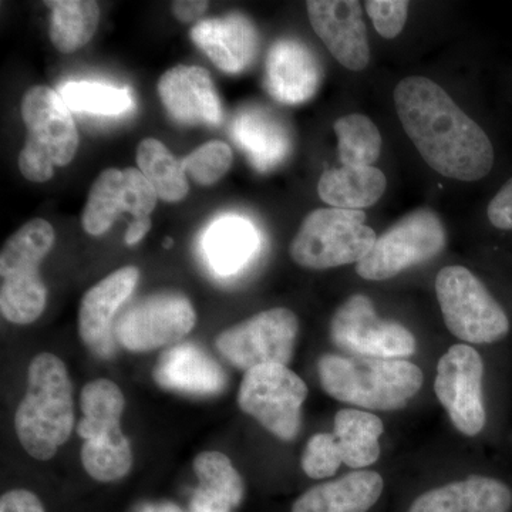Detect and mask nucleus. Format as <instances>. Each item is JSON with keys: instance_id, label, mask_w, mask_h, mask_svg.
<instances>
[{"instance_id": "obj_1", "label": "nucleus", "mask_w": 512, "mask_h": 512, "mask_svg": "<svg viewBox=\"0 0 512 512\" xmlns=\"http://www.w3.org/2000/svg\"><path fill=\"white\" fill-rule=\"evenodd\" d=\"M404 131L437 173L458 181H478L494 167L493 143L439 84L410 76L394 89Z\"/></svg>"}, {"instance_id": "obj_33", "label": "nucleus", "mask_w": 512, "mask_h": 512, "mask_svg": "<svg viewBox=\"0 0 512 512\" xmlns=\"http://www.w3.org/2000/svg\"><path fill=\"white\" fill-rule=\"evenodd\" d=\"M234 154L227 143L214 140L202 144L181 160L187 177L202 187L217 184L231 170Z\"/></svg>"}, {"instance_id": "obj_32", "label": "nucleus", "mask_w": 512, "mask_h": 512, "mask_svg": "<svg viewBox=\"0 0 512 512\" xmlns=\"http://www.w3.org/2000/svg\"><path fill=\"white\" fill-rule=\"evenodd\" d=\"M70 110L99 116H120L134 106L130 90L96 82H70L59 90Z\"/></svg>"}, {"instance_id": "obj_38", "label": "nucleus", "mask_w": 512, "mask_h": 512, "mask_svg": "<svg viewBox=\"0 0 512 512\" xmlns=\"http://www.w3.org/2000/svg\"><path fill=\"white\" fill-rule=\"evenodd\" d=\"M210 3L205 0H177L173 2V13L175 18L183 23L194 22V20L200 19L205 12H207Z\"/></svg>"}, {"instance_id": "obj_16", "label": "nucleus", "mask_w": 512, "mask_h": 512, "mask_svg": "<svg viewBox=\"0 0 512 512\" xmlns=\"http://www.w3.org/2000/svg\"><path fill=\"white\" fill-rule=\"evenodd\" d=\"M306 9L316 35L343 67L362 72L369 66V39L359 2L309 0Z\"/></svg>"}, {"instance_id": "obj_11", "label": "nucleus", "mask_w": 512, "mask_h": 512, "mask_svg": "<svg viewBox=\"0 0 512 512\" xmlns=\"http://www.w3.org/2000/svg\"><path fill=\"white\" fill-rule=\"evenodd\" d=\"M197 313L187 296L158 292L138 299L114 322V335L128 352L147 353L167 348L190 335Z\"/></svg>"}, {"instance_id": "obj_12", "label": "nucleus", "mask_w": 512, "mask_h": 512, "mask_svg": "<svg viewBox=\"0 0 512 512\" xmlns=\"http://www.w3.org/2000/svg\"><path fill=\"white\" fill-rule=\"evenodd\" d=\"M298 333V316L289 309L274 308L225 329L215 339V346L231 365L244 372L262 365L288 366Z\"/></svg>"}, {"instance_id": "obj_4", "label": "nucleus", "mask_w": 512, "mask_h": 512, "mask_svg": "<svg viewBox=\"0 0 512 512\" xmlns=\"http://www.w3.org/2000/svg\"><path fill=\"white\" fill-rule=\"evenodd\" d=\"M83 419L76 433L83 439L82 464L86 473L100 483H113L130 473L133 451L121 430L126 399L109 379L89 382L80 394Z\"/></svg>"}, {"instance_id": "obj_5", "label": "nucleus", "mask_w": 512, "mask_h": 512, "mask_svg": "<svg viewBox=\"0 0 512 512\" xmlns=\"http://www.w3.org/2000/svg\"><path fill=\"white\" fill-rule=\"evenodd\" d=\"M55 228L35 218L26 222L0 252V312L15 325H30L45 312L47 289L40 264L55 245Z\"/></svg>"}, {"instance_id": "obj_25", "label": "nucleus", "mask_w": 512, "mask_h": 512, "mask_svg": "<svg viewBox=\"0 0 512 512\" xmlns=\"http://www.w3.org/2000/svg\"><path fill=\"white\" fill-rule=\"evenodd\" d=\"M198 487L190 512H232L245 497V483L232 461L220 451H204L194 458Z\"/></svg>"}, {"instance_id": "obj_20", "label": "nucleus", "mask_w": 512, "mask_h": 512, "mask_svg": "<svg viewBox=\"0 0 512 512\" xmlns=\"http://www.w3.org/2000/svg\"><path fill=\"white\" fill-rule=\"evenodd\" d=\"M158 386L194 396H214L227 386V375L207 352L192 343L171 346L153 370Z\"/></svg>"}, {"instance_id": "obj_7", "label": "nucleus", "mask_w": 512, "mask_h": 512, "mask_svg": "<svg viewBox=\"0 0 512 512\" xmlns=\"http://www.w3.org/2000/svg\"><path fill=\"white\" fill-rule=\"evenodd\" d=\"M365 222L363 211L339 208L312 211L291 242L292 261L315 271L359 264L377 241L376 232Z\"/></svg>"}, {"instance_id": "obj_6", "label": "nucleus", "mask_w": 512, "mask_h": 512, "mask_svg": "<svg viewBox=\"0 0 512 512\" xmlns=\"http://www.w3.org/2000/svg\"><path fill=\"white\" fill-rule=\"evenodd\" d=\"M26 126L25 147L19 154V170L32 183H46L73 160L79 150V133L60 94L46 86L26 92L20 106Z\"/></svg>"}, {"instance_id": "obj_19", "label": "nucleus", "mask_w": 512, "mask_h": 512, "mask_svg": "<svg viewBox=\"0 0 512 512\" xmlns=\"http://www.w3.org/2000/svg\"><path fill=\"white\" fill-rule=\"evenodd\" d=\"M322 67L305 43L281 39L266 57L265 89L279 103L301 104L315 96Z\"/></svg>"}, {"instance_id": "obj_10", "label": "nucleus", "mask_w": 512, "mask_h": 512, "mask_svg": "<svg viewBox=\"0 0 512 512\" xmlns=\"http://www.w3.org/2000/svg\"><path fill=\"white\" fill-rule=\"evenodd\" d=\"M447 235L436 212L421 208L377 238L375 247L356 264V272L366 281H387L410 266L430 261L446 248Z\"/></svg>"}, {"instance_id": "obj_26", "label": "nucleus", "mask_w": 512, "mask_h": 512, "mask_svg": "<svg viewBox=\"0 0 512 512\" xmlns=\"http://www.w3.org/2000/svg\"><path fill=\"white\" fill-rule=\"evenodd\" d=\"M386 177L373 165L330 168L320 177V200L339 210L360 211L372 207L386 191Z\"/></svg>"}, {"instance_id": "obj_14", "label": "nucleus", "mask_w": 512, "mask_h": 512, "mask_svg": "<svg viewBox=\"0 0 512 512\" xmlns=\"http://www.w3.org/2000/svg\"><path fill=\"white\" fill-rule=\"evenodd\" d=\"M158 195L138 168H107L96 178L82 215L84 231L92 237L107 234L121 212L133 215L130 227L150 231L151 212Z\"/></svg>"}, {"instance_id": "obj_37", "label": "nucleus", "mask_w": 512, "mask_h": 512, "mask_svg": "<svg viewBox=\"0 0 512 512\" xmlns=\"http://www.w3.org/2000/svg\"><path fill=\"white\" fill-rule=\"evenodd\" d=\"M0 512H46L42 501L32 491L19 490L8 491L0 498Z\"/></svg>"}, {"instance_id": "obj_22", "label": "nucleus", "mask_w": 512, "mask_h": 512, "mask_svg": "<svg viewBox=\"0 0 512 512\" xmlns=\"http://www.w3.org/2000/svg\"><path fill=\"white\" fill-rule=\"evenodd\" d=\"M512 491L497 478L470 476L419 495L407 512H511Z\"/></svg>"}, {"instance_id": "obj_9", "label": "nucleus", "mask_w": 512, "mask_h": 512, "mask_svg": "<svg viewBox=\"0 0 512 512\" xmlns=\"http://www.w3.org/2000/svg\"><path fill=\"white\" fill-rule=\"evenodd\" d=\"M308 386L284 365H262L245 372L238 406L282 441H293L302 426V406Z\"/></svg>"}, {"instance_id": "obj_18", "label": "nucleus", "mask_w": 512, "mask_h": 512, "mask_svg": "<svg viewBox=\"0 0 512 512\" xmlns=\"http://www.w3.org/2000/svg\"><path fill=\"white\" fill-rule=\"evenodd\" d=\"M191 40L221 72H245L259 52L254 23L241 13L205 19L191 29Z\"/></svg>"}, {"instance_id": "obj_27", "label": "nucleus", "mask_w": 512, "mask_h": 512, "mask_svg": "<svg viewBox=\"0 0 512 512\" xmlns=\"http://www.w3.org/2000/svg\"><path fill=\"white\" fill-rule=\"evenodd\" d=\"M259 238L251 222L239 217L215 221L204 237L210 265L221 275H232L245 266L258 249Z\"/></svg>"}, {"instance_id": "obj_21", "label": "nucleus", "mask_w": 512, "mask_h": 512, "mask_svg": "<svg viewBox=\"0 0 512 512\" xmlns=\"http://www.w3.org/2000/svg\"><path fill=\"white\" fill-rule=\"evenodd\" d=\"M138 279L137 266H124L84 293L77 318V329L84 345L96 348L107 342L114 328V318L136 289Z\"/></svg>"}, {"instance_id": "obj_15", "label": "nucleus", "mask_w": 512, "mask_h": 512, "mask_svg": "<svg viewBox=\"0 0 512 512\" xmlns=\"http://www.w3.org/2000/svg\"><path fill=\"white\" fill-rule=\"evenodd\" d=\"M483 357L468 345H454L437 365V399L446 409L451 423L464 436L483 431L487 414L483 400Z\"/></svg>"}, {"instance_id": "obj_17", "label": "nucleus", "mask_w": 512, "mask_h": 512, "mask_svg": "<svg viewBox=\"0 0 512 512\" xmlns=\"http://www.w3.org/2000/svg\"><path fill=\"white\" fill-rule=\"evenodd\" d=\"M168 116L183 126H220L222 104L211 74L200 66H175L157 83Z\"/></svg>"}, {"instance_id": "obj_13", "label": "nucleus", "mask_w": 512, "mask_h": 512, "mask_svg": "<svg viewBox=\"0 0 512 512\" xmlns=\"http://www.w3.org/2000/svg\"><path fill=\"white\" fill-rule=\"evenodd\" d=\"M333 345L353 356L406 359L416 353V338L402 323L379 318L372 299L350 296L330 322Z\"/></svg>"}, {"instance_id": "obj_2", "label": "nucleus", "mask_w": 512, "mask_h": 512, "mask_svg": "<svg viewBox=\"0 0 512 512\" xmlns=\"http://www.w3.org/2000/svg\"><path fill=\"white\" fill-rule=\"evenodd\" d=\"M74 429L73 386L60 357L40 353L28 369V390L15 414L20 446L37 461L52 460Z\"/></svg>"}, {"instance_id": "obj_8", "label": "nucleus", "mask_w": 512, "mask_h": 512, "mask_svg": "<svg viewBox=\"0 0 512 512\" xmlns=\"http://www.w3.org/2000/svg\"><path fill=\"white\" fill-rule=\"evenodd\" d=\"M436 293L447 329L474 345L504 339L510 319L483 282L464 266H446L436 279Z\"/></svg>"}, {"instance_id": "obj_30", "label": "nucleus", "mask_w": 512, "mask_h": 512, "mask_svg": "<svg viewBox=\"0 0 512 512\" xmlns=\"http://www.w3.org/2000/svg\"><path fill=\"white\" fill-rule=\"evenodd\" d=\"M138 170L150 181L158 198L165 202L183 201L190 192L183 163L156 138H146L137 148Z\"/></svg>"}, {"instance_id": "obj_28", "label": "nucleus", "mask_w": 512, "mask_h": 512, "mask_svg": "<svg viewBox=\"0 0 512 512\" xmlns=\"http://www.w3.org/2000/svg\"><path fill=\"white\" fill-rule=\"evenodd\" d=\"M383 421L376 414L360 409H343L336 413L333 436L338 441L343 464L353 470L372 466L380 457Z\"/></svg>"}, {"instance_id": "obj_39", "label": "nucleus", "mask_w": 512, "mask_h": 512, "mask_svg": "<svg viewBox=\"0 0 512 512\" xmlns=\"http://www.w3.org/2000/svg\"><path fill=\"white\" fill-rule=\"evenodd\" d=\"M141 512H184L180 507L171 503L150 504L141 510Z\"/></svg>"}, {"instance_id": "obj_23", "label": "nucleus", "mask_w": 512, "mask_h": 512, "mask_svg": "<svg viewBox=\"0 0 512 512\" xmlns=\"http://www.w3.org/2000/svg\"><path fill=\"white\" fill-rule=\"evenodd\" d=\"M383 490L384 481L379 473L356 470L309 488L293 503L292 512H369Z\"/></svg>"}, {"instance_id": "obj_35", "label": "nucleus", "mask_w": 512, "mask_h": 512, "mask_svg": "<svg viewBox=\"0 0 512 512\" xmlns=\"http://www.w3.org/2000/svg\"><path fill=\"white\" fill-rule=\"evenodd\" d=\"M373 25L384 39H394L406 25L409 2L404 0H369L365 3Z\"/></svg>"}, {"instance_id": "obj_29", "label": "nucleus", "mask_w": 512, "mask_h": 512, "mask_svg": "<svg viewBox=\"0 0 512 512\" xmlns=\"http://www.w3.org/2000/svg\"><path fill=\"white\" fill-rule=\"evenodd\" d=\"M49 36L59 52L73 53L93 39L100 22V8L92 0H52Z\"/></svg>"}, {"instance_id": "obj_24", "label": "nucleus", "mask_w": 512, "mask_h": 512, "mask_svg": "<svg viewBox=\"0 0 512 512\" xmlns=\"http://www.w3.org/2000/svg\"><path fill=\"white\" fill-rule=\"evenodd\" d=\"M232 137L259 171L281 164L291 151V136L284 123L262 107L239 111L232 123Z\"/></svg>"}, {"instance_id": "obj_31", "label": "nucleus", "mask_w": 512, "mask_h": 512, "mask_svg": "<svg viewBox=\"0 0 512 512\" xmlns=\"http://www.w3.org/2000/svg\"><path fill=\"white\" fill-rule=\"evenodd\" d=\"M338 136L339 160L343 165L366 167L379 160L382 134L369 117L349 114L333 124Z\"/></svg>"}, {"instance_id": "obj_36", "label": "nucleus", "mask_w": 512, "mask_h": 512, "mask_svg": "<svg viewBox=\"0 0 512 512\" xmlns=\"http://www.w3.org/2000/svg\"><path fill=\"white\" fill-rule=\"evenodd\" d=\"M487 217L495 228L512 229V178L501 187L487 208Z\"/></svg>"}, {"instance_id": "obj_3", "label": "nucleus", "mask_w": 512, "mask_h": 512, "mask_svg": "<svg viewBox=\"0 0 512 512\" xmlns=\"http://www.w3.org/2000/svg\"><path fill=\"white\" fill-rule=\"evenodd\" d=\"M318 372L320 386L332 399L379 412L404 409L424 382L420 367L404 359L328 353L320 357Z\"/></svg>"}, {"instance_id": "obj_40", "label": "nucleus", "mask_w": 512, "mask_h": 512, "mask_svg": "<svg viewBox=\"0 0 512 512\" xmlns=\"http://www.w3.org/2000/svg\"><path fill=\"white\" fill-rule=\"evenodd\" d=\"M173 247V239L168 238L167 241H164V248L170 249Z\"/></svg>"}, {"instance_id": "obj_34", "label": "nucleus", "mask_w": 512, "mask_h": 512, "mask_svg": "<svg viewBox=\"0 0 512 512\" xmlns=\"http://www.w3.org/2000/svg\"><path fill=\"white\" fill-rule=\"evenodd\" d=\"M343 464L338 441L333 433H318L309 439L303 450L301 466L303 473L313 480L335 476Z\"/></svg>"}]
</instances>
